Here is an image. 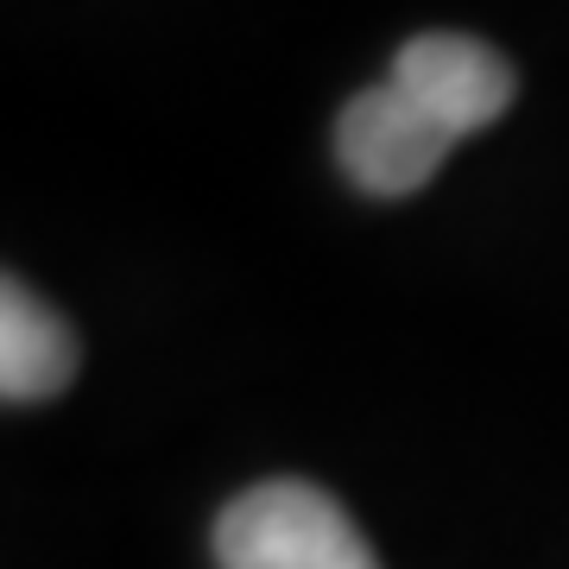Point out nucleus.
<instances>
[{"mask_svg": "<svg viewBox=\"0 0 569 569\" xmlns=\"http://www.w3.org/2000/svg\"><path fill=\"white\" fill-rule=\"evenodd\" d=\"M222 569H380L336 500L310 481H260L216 519Z\"/></svg>", "mask_w": 569, "mask_h": 569, "instance_id": "1", "label": "nucleus"}, {"mask_svg": "<svg viewBox=\"0 0 569 569\" xmlns=\"http://www.w3.org/2000/svg\"><path fill=\"white\" fill-rule=\"evenodd\" d=\"M449 133L418 96H406L399 82H380L342 108L336 121V159L367 197H411L437 178V164L449 159Z\"/></svg>", "mask_w": 569, "mask_h": 569, "instance_id": "2", "label": "nucleus"}, {"mask_svg": "<svg viewBox=\"0 0 569 569\" xmlns=\"http://www.w3.org/2000/svg\"><path fill=\"white\" fill-rule=\"evenodd\" d=\"M392 82L406 96H418L456 140L500 121L512 102V63L493 44L462 39V32H418L411 44H399Z\"/></svg>", "mask_w": 569, "mask_h": 569, "instance_id": "3", "label": "nucleus"}, {"mask_svg": "<svg viewBox=\"0 0 569 569\" xmlns=\"http://www.w3.org/2000/svg\"><path fill=\"white\" fill-rule=\"evenodd\" d=\"M77 380V336L39 291L20 279L0 284V392L7 406H39L58 399Z\"/></svg>", "mask_w": 569, "mask_h": 569, "instance_id": "4", "label": "nucleus"}]
</instances>
